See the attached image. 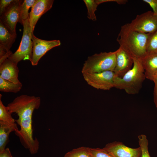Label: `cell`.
<instances>
[{"label":"cell","instance_id":"1","mask_svg":"<svg viewBox=\"0 0 157 157\" xmlns=\"http://www.w3.org/2000/svg\"><path fill=\"white\" fill-rule=\"evenodd\" d=\"M41 99L39 97L22 94L17 97L7 107L12 114L15 113L19 117L15 121L20 129L15 132L22 144L28 149L31 154H36L39 147V142L33 137L32 117L34 110L39 108Z\"/></svg>","mask_w":157,"mask_h":157},{"label":"cell","instance_id":"2","mask_svg":"<svg viewBox=\"0 0 157 157\" xmlns=\"http://www.w3.org/2000/svg\"><path fill=\"white\" fill-rule=\"evenodd\" d=\"M149 33L134 31L126 24L121 27L117 41L121 47L133 58L141 59L147 54Z\"/></svg>","mask_w":157,"mask_h":157},{"label":"cell","instance_id":"3","mask_svg":"<svg viewBox=\"0 0 157 157\" xmlns=\"http://www.w3.org/2000/svg\"><path fill=\"white\" fill-rule=\"evenodd\" d=\"M133 63L131 69L121 78L115 76L114 78V87L124 90L130 94H138L146 78L141 59L133 58Z\"/></svg>","mask_w":157,"mask_h":157},{"label":"cell","instance_id":"4","mask_svg":"<svg viewBox=\"0 0 157 157\" xmlns=\"http://www.w3.org/2000/svg\"><path fill=\"white\" fill-rule=\"evenodd\" d=\"M116 52H102L88 57L83 64L82 73L114 72L116 63Z\"/></svg>","mask_w":157,"mask_h":157},{"label":"cell","instance_id":"5","mask_svg":"<svg viewBox=\"0 0 157 157\" xmlns=\"http://www.w3.org/2000/svg\"><path fill=\"white\" fill-rule=\"evenodd\" d=\"M23 32L19 46L17 50L8 58L17 65L22 60H29L31 62L32 55L33 42L32 33L29 22V16L23 22Z\"/></svg>","mask_w":157,"mask_h":157},{"label":"cell","instance_id":"6","mask_svg":"<svg viewBox=\"0 0 157 157\" xmlns=\"http://www.w3.org/2000/svg\"><path fill=\"white\" fill-rule=\"evenodd\" d=\"M132 29L144 33H151L157 30V15L149 11L139 15L128 24Z\"/></svg>","mask_w":157,"mask_h":157},{"label":"cell","instance_id":"7","mask_svg":"<svg viewBox=\"0 0 157 157\" xmlns=\"http://www.w3.org/2000/svg\"><path fill=\"white\" fill-rule=\"evenodd\" d=\"M84 79L92 87L98 90H109L114 88V72L106 71L97 73H82Z\"/></svg>","mask_w":157,"mask_h":157},{"label":"cell","instance_id":"8","mask_svg":"<svg viewBox=\"0 0 157 157\" xmlns=\"http://www.w3.org/2000/svg\"><path fill=\"white\" fill-rule=\"evenodd\" d=\"M31 38L33 42L32 55L31 61L33 66L37 65L40 58L51 49L60 45L61 42L58 40H46L38 38L32 33Z\"/></svg>","mask_w":157,"mask_h":157},{"label":"cell","instance_id":"9","mask_svg":"<svg viewBox=\"0 0 157 157\" xmlns=\"http://www.w3.org/2000/svg\"><path fill=\"white\" fill-rule=\"evenodd\" d=\"M23 1L15 0L0 15V21L13 34H16V25L19 22L20 8Z\"/></svg>","mask_w":157,"mask_h":157},{"label":"cell","instance_id":"10","mask_svg":"<svg viewBox=\"0 0 157 157\" xmlns=\"http://www.w3.org/2000/svg\"><path fill=\"white\" fill-rule=\"evenodd\" d=\"M116 51V63L114 72L115 76L121 78L132 68L133 58L120 47Z\"/></svg>","mask_w":157,"mask_h":157},{"label":"cell","instance_id":"11","mask_svg":"<svg viewBox=\"0 0 157 157\" xmlns=\"http://www.w3.org/2000/svg\"><path fill=\"white\" fill-rule=\"evenodd\" d=\"M115 157H141L140 147L132 148L122 143L115 142L107 144L104 148Z\"/></svg>","mask_w":157,"mask_h":157},{"label":"cell","instance_id":"12","mask_svg":"<svg viewBox=\"0 0 157 157\" xmlns=\"http://www.w3.org/2000/svg\"><path fill=\"white\" fill-rule=\"evenodd\" d=\"M53 0H35L29 14V22L32 33L40 17L51 8Z\"/></svg>","mask_w":157,"mask_h":157},{"label":"cell","instance_id":"13","mask_svg":"<svg viewBox=\"0 0 157 157\" xmlns=\"http://www.w3.org/2000/svg\"><path fill=\"white\" fill-rule=\"evenodd\" d=\"M19 68L17 65L8 58L0 64V77L13 83H21L18 79Z\"/></svg>","mask_w":157,"mask_h":157},{"label":"cell","instance_id":"14","mask_svg":"<svg viewBox=\"0 0 157 157\" xmlns=\"http://www.w3.org/2000/svg\"><path fill=\"white\" fill-rule=\"evenodd\" d=\"M141 59L146 78L153 81L157 76V52L147 53Z\"/></svg>","mask_w":157,"mask_h":157},{"label":"cell","instance_id":"15","mask_svg":"<svg viewBox=\"0 0 157 157\" xmlns=\"http://www.w3.org/2000/svg\"><path fill=\"white\" fill-rule=\"evenodd\" d=\"M17 34L12 33L0 21V46L6 51H11L10 49L15 42Z\"/></svg>","mask_w":157,"mask_h":157},{"label":"cell","instance_id":"16","mask_svg":"<svg viewBox=\"0 0 157 157\" xmlns=\"http://www.w3.org/2000/svg\"><path fill=\"white\" fill-rule=\"evenodd\" d=\"M18 130L15 123L10 124L0 121V153L6 149L10 133Z\"/></svg>","mask_w":157,"mask_h":157},{"label":"cell","instance_id":"17","mask_svg":"<svg viewBox=\"0 0 157 157\" xmlns=\"http://www.w3.org/2000/svg\"><path fill=\"white\" fill-rule=\"evenodd\" d=\"M22 87L21 83H15L0 77V91L4 92L17 93Z\"/></svg>","mask_w":157,"mask_h":157},{"label":"cell","instance_id":"18","mask_svg":"<svg viewBox=\"0 0 157 157\" xmlns=\"http://www.w3.org/2000/svg\"><path fill=\"white\" fill-rule=\"evenodd\" d=\"M35 0H24L22 3L20 10L18 22L23 25V22L29 16L28 11L32 7Z\"/></svg>","mask_w":157,"mask_h":157},{"label":"cell","instance_id":"19","mask_svg":"<svg viewBox=\"0 0 157 157\" xmlns=\"http://www.w3.org/2000/svg\"><path fill=\"white\" fill-rule=\"evenodd\" d=\"M2 95L0 94V121L9 124L15 123V120L12 117V113L8 107L5 106L1 100Z\"/></svg>","mask_w":157,"mask_h":157},{"label":"cell","instance_id":"20","mask_svg":"<svg viewBox=\"0 0 157 157\" xmlns=\"http://www.w3.org/2000/svg\"><path fill=\"white\" fill-rule=\"evenodd\" d=\"M64 157H91V156L89 148L82 147L67 152Z\"/></svg>","mask_w":157,"mask_h":157},{"label":"cell","instance_id":"21","mask_svg":"<svg viewBox=\"0 0 157 157\" xmlns=\"http://www.w3.org/2000/svg\"><path fill=\"white\" fill-rule=\"evenodd\" d=\"M83 1L87 9L88 18L90 20L96 21L97 18L95 12L98 5L94 0H84Z\"/></svg>","mask_w":157,"mask_h":157},{"label":"cell","instance_id":"22","mask_svg":"<svg viewBox=\"0 0 157 157\" xmlns=\"http://www.w3.org/2000/svg\"><path fill=\"white\" fill-rule=\"evenodd\" d=\"M147 54L157 52V30L149 33L147 47Z\"/></svg>","mask_w":157,"mask_h":157},{"label":"cell","instance_id":"23","mask_svg":"<svg viewBox=\"0 0 157 157\" xmlns=\"http://www.w3.org/2000/svg\"><path fill=\"white\" fill-rule=\"evenodd\" d=\"M141 154V157H151L148 150V142L146 136L141 135L138 136Z\"/></svg>","mask_w":157,"mask_h":157},{"label":"cell","instance_id":"24","mask_svg":"<svg viewBox=\"0 0 157 157\" xmlns=\"http://www.w3.org/2000/svg\"><path fill=\"white\" fill-rule=\"evenodd\" d=\"M91 157H115L104 148H89Z\"/></svg>","mask_w":157,"mask_h":157},{"label":"cell","instance_id":"25","mask_svg":"<svg viewBox=\"0 0 157 157\" xmlns=\"http://www.w3.org/2000/svg\"><path fill=\"white\" fill-rule=\"evenodd\" d=\"M15 0H0V15H1L6 9Z\"/></svg>","mask_w":157,"mask_h":157},{"label":"cell","instance_id":"26","mask_svg":"<svg viewBox=\"0 0 157 157\" xmlns=\"http://www.w3.org/2000/svg\"><path fill=\"white\" fill-rule=\"evenodd\" d=\"M148 4L152 8L154 13L157 15V0H143Z\"/></svg>","mask_w":157,"mask_h":157},{"label":"cell","instance_id":"27","mask_svg":"<svg viewBox=\"0 0 157 157\" xmlns=\"http://www.w3.org/2000/svg\"><path fill=\"white\" fill-rule=\"evenodd\" d=\"M96 3L99 5L102 3L108 2H115L120 5L126 4L127 2V0H96Z\"/></svg>","mask_w":157,"mask_h":157},{"label":"cell","instance_id":"28","mask_svg":"<svg viewBox=\"0 0 157 157\" xmlns=\"http://www.w3.org/2000/svg\"><path fill=\"white\" fill-rule=\"evenodd\" d=\"M153 81L154 83V101L157 108V76L154 78Z\"/></svg>","mask_w":157,"mask_h":157},{"label":"cell","instance_id":"29","mask_svg":"<svg viewBox=\"0 0 157 157\" xmlns=\"http://www.w3.org/2000/svg\"><path fill=\"white\" fill-rule=\"evenodd\" d=\"M0 157H13L8 148L6 149L0 153Z\"/></svg>","mask_w":157,"mask_h":157}]
</instances>
